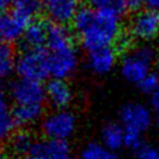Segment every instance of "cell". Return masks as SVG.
I'll return each mask as SVG.
<instances>
[{
	"mask_svg": "<svg viewBox=\"0 0 159 159\" xmlns=\"http://www.w3.org/2000/svg\"><path fill=\"white\" fill-rule=\"evenodd\" d=\"M120 14L122 12L116 10L80 8L73 25L82 46L90 52L118 42L122 38Z\"/></svg>",
	"mask_w": 159,
	"mask_h": 159,
	"instance_id": "1",
	"label": "cell"
},
{
	"mask_svg": "<svg viewBox=\"0 0 159 159\" xmlns=\"http://www.w3.org/2000/svg\"><path fill=\"white\" fill-rule=\"evenodd\" d=\"M46 47L49 73L54 79L66 80L74 74L79 66V53L73 35L65 26L49 25Z\"/></svg>",
	"mask_w": 159,
	"mask_h": 159,
	"instance_id": "2",
	"label": "cell"
},
{
	"mask_svg": "<svg viewBox=\"0 0 159 159\" xmlns=\"http://www.w3.org/2000/svg\"><path fill=\"white\" fill-rule=\"evenodd\" d=\"M11 98L16 125L28 126L36 123L43 114L46 88L39 81L20 79L11 85Z\"/></svg>",
	"mask_w": 159,
	"mask_h": 159,
	"instance_id": "3",
	"label": "cell"
},
{
	"mask_svg": "<svg viewBox=\"0 0 159 159\" xmlns=\"http://www.w3.org/2000/svg\"><path fill=\"white\" fill-rule=\"evenodd\" d=\"M156 61L153 49L149 46H139L126 54L120 62V74L123 79L132 84H138L151 73Z\"/></svg>",
	"mask_w": 159,
	"mask_h": 159,
	"instance_id": "4",
	"label": "cell"
},
{
	"mask_svg": "<svg viewBox=\"0 0 159 159\" xmlns=\"http://www.w3.org/2000/svg\"><path fill=\"white\" fill-rule=\"evenodd\" d=\"M15 71L20 79L41 81L49 73V61L47 49H26L18 56Z\"/></svg>",
	"mask_w": 159,
	"mask_h": 159,
	"instance_id": "5",
	"label": "cell"
},
{
	"mask_svg": "<svg viewBox=\"0 0 159 159\" xmlns=\"http://www.w3.org/2000/svg\"><path fill=\"white\" fill-rule=\"evenodd\" d=\"M41 128L48 139L67 142L75 132L76 118L68 110H56L43 118Z\"/></svg>",
	"mask_w": 159,
	"mask_h": 159,
	"instance_id": "6",
	"label": "cell"
},
{
	"mask_svg": "<svg viewBox=\"0 0 159 159\" xmlns=\"http://www.w3.org/2000/svg\"><path fill=\"white\" fill-rule=\"evenodd\" d=\"M119 118L124 129L144 134L153 122V115L146 105L137 102H130L122 108Z\"/></svg>",
	"mask_w": 159,
	"mask_h": 159,
	"instance_id": "7",
	"label": "cell"
},
{
	"mask_svg": "<svg viewBox=\"0 0 159 159\" xmlns=\"http://www.w3.org/2000/svg\"><path fill=\"white\" fill-rule=\"evenodd\" d=\"M130 34L139 41H151L159 35V12L143 10L137 12L130 22Z\"/></svg>",
	"mask_w": 159,
	"mask_h": 159,
	"instance_id": "8",
	"label": "cell"
},
{
	"mask_svg": "<svg viewBox=\"0 0 159 159\" xmlns=\"http://www.w3.org/2000/svg\"><path fill=\"white\" fill-rule=\"evenodd\" d=\"M24 159H75V157L67 142L43 139L35 142Z\"/></svg>",
	"mask_w": 159,
	"mask_h": 159,
	"instance_id": "9",
	"label": "cell"
},
{
	"mask_svg": "<svg viewBox=\"0 0 159 159\" xmlns=\"http://www.w3.org/2000/svg\"><path fill=\"white\" fill-rule=\"evenodd\" d=\"M30 18L18 11L0 13V36L8 42L22 38L26 28L30 24Z\"/></svg>",
	"mask_w": 159,
	"mask_h": 159,
	"instance_id": "10",
	"label": "cell"
},
{
	"mask_svg": "<svg viewBox=\"0 0 159 159\" xmlns=\"http://www.w3.org/2000/svg\"><path fill=\"white\" fill-rule=\"evenodd\" d=\"M43 10L53 24L65 26L74 21L79 13V0H45Z\"/></svg>",
	"mask_w": 159,
	"mask_h": 159,
	"instance_id": "11",
	"label": "cell"
},
{
	"mask_svg": "<svg viewBox=\"0 0 159 159\" xmlns=\"http://www.w3.org/2000/svg\"><path fill=\"white\" fill-rule=\"evenodd\" d=\"M117 53L112 47H104L88 52L87 63L89 69L97 75H105L114 69Z\"/></svg>",
	"mask_w": 159,
	"mask_h": 159,
	"instance_id": "12",
	"label": "cell"
},
{
	"mask_svg": "<svg viewBox=\"0 0 159 159\" xmlns=\"http://www.w3.org/2000/svg\"><path fill=\"white\" fill-rule=\"evenodd\" d=\"M46 97L56 110L66 109L73 99V91L66 80L53 79L46 87Z\"/></svg>",
	"mask_w": 159,
	"mask_h": 159,
	"instance_id": "13",
	"label": "cell"
},
{
	"mask_svg": "<svg viewBox=\"0 0 159 159\" xmlns=\"http://www.w3.org/2000/svg\"><path fill=\"white\" fill-rule=\"evenodd\" d=\"M49 26L43 21H33L26 28L22 35V42L26 49H39L43 48L47 43Z\"/></svg>",
	"mask_w": 159,
	"mask_h": 159,
	"instance_id": "14",
	"label": "cell"
},
{
	"mask_svg": "<svg viewBox=\"0 0 159 159\" xmlns=\"http://www.w3.org/2000/svg\"><path fill=\"white\" fill-rule=\"evenodd\" d=\"M125 129L123 125L118 123H108L103 126L101 137L102 144L111 151H118L120 148L124 146Z\"/></svg>",
	"mask_w": 159,
	"mask_h": 159,
	"instance_id": "15",
	"label": "cell"
},
{
	"mask_svg": "<svg viewBox=\"0 0 159 159\" xmlns=\"http://www.w3.org/2000/svg\"><path fill=\"white\" fill-rule=\"evenodd\" d=\"M16 125L13 109L7 102L5 94L0 89V142H4L12 136Z\"/></svg>",
	"mask_w": 159,
	"mask_h": 159,
	"instance_id": "16",
	"label": "cell"
},
{
	"mask_svg": "<svg viewBox=\"0 0 159 159\" xmlns=\"http://www.w3.org/2000/svg\"><path fill=\"white\" fill-rule=\"evenodd\" d=\"M35 142L33 139V136L26 130L18 131L16 134L12 136V139H11V149H12V151L15 154L24 156V157L30 152Z\"/></svg>",
	"mask_w": 159,
	"mask_h": 159,
	"instance_id": "17",
	"label": "cell"
},
{
	"mask_svg": "<svg viewBox=\"0 0 159 159\" xmlns=\"http://www.w3.org/2000/svg\"><path fill=\"white\" fill-rule=\"evenodd\" d=\"M81 159H119L116 152L99 143H89L85 145L80 154Z\"/></svg>",
	"mask_w": 159,
	"mask_h": 159,
	"instance_id": "18",
	"label": "cell"
},
{
	"mask_svg": "<svg viewBox=\"0 0 159 159\" xmlns=\"http://www.w3.org/2000/svg\"><path fill=\"white\" fill-rule=\"evenodd\" d=\"M16 67L13 48L8 45H0V77L10 76Z\"/></svg>",
	"mask_w": 159,
	"mask_h": 159,
	"instance_id": "19",
	"label": "cell"
},
{
	"mask_svg": "<svg viewBox=\"0 0 159 159\" xmlns=\"http://www.w3.org/2000/svg\"><path fill=\"white\" fill-rule=\"evenodd\" d=\"M40 7H41V0H14L13 10L18 11L32 19L33 15L39 12Z\"/></svg>",
	"mask_w": 159,
	"mask_h": 159,
	"instance_id": "20",
	"label": "cell"
},
{
	"mask_svg": "<svg viewBox=\"0 0 159 159\" xmlns=\"http://www.w3.org/2000/svg\"><path fill=\"white\" fill-rule=\"evenodd\" d=\"M90 7L94 10H116L119 12L124 11L123 0H87Z\"/></svg>",
	"mask_w": 159,
	"mask_h": 159,
	"instance_id": "21",
	"label": "cell"
},
{
	"mask_svg": "<svg viewBox=\"0 0 159 159\" xmlns=\"http://www.w3.org/2000/svg\"><path fill=\"white\" fill-rule=\"evenodd\" d=\"M137 85L143 93L152 95L159 88V74H154V73L151 71Z\"/></svg>",
	"mask_w": 159,
	"mask_h": 159,
	"instance_id": "22",
	"label": "cell"
},
{
	"mask_svg": "<svg viewBox=\"0 0 159 159\" xmlns=\"http://www.w3.org/2000/svg\"><path fill=\"white\" fill-rule=\"evenodd\" d=\"M143 134L134 131V130H126L125 129V136H124V146L130 150L137 151L139 148L143 146Z\"/></svg>",
	"mask_w": 159,
	"mask_h": 159,
	"instance_id": "23",
	"label": "cell"
},
{
	"mask_svg": "<svg viewBox=\"0 0 159 159\" xmlns=\"http://www.w3.org/2000/svg\"><path fill=\"white\" fill-rule=\"evenodd\" d=\"M137 159H159V150L152 145H143L136 151Z\"/></svg>",
	"mask_w": 159,
	"mask_h": 159,
	"instance_id": "24",
	"label": "cell"
},
{
	"mask_svg": "<svg viewBox=\"0 0 159 159\" xmlns=\"http://www.w3.org/2000/svg\"><path fill=\"white\" fill-rule=\"evenodd\" d=\"M146 0H123L124 10L130 11V12H139L140 8L145 6Z\"/></svg>",
	"mask_w": 159,
	"mask_h": 159,
	"instance_id": "25",
	"label": "cell"
},
{
	"mask_svg": "<svg viewBox=\"0 0 159 159\" xmlns=\"http://www.w3.org/2000/svg\"><path fill=\"white\" fill-rule=\"evenodd\" d=\"M151 104L154 111L159 114V88L151 95Z\"/></svg>",
	"mask_w": 159,
	"mask_h": 159,
	"instance_id": "26",
	"label": "cell"
},
{
	"mask_svg": "<svg viewBox=\"0 0 159 159\" xmlns=\"http://www.w3.org/2000/svg\"><path fill=\"white\" fill-rule=\"evenodd\" d=\"M145 6L148 10L159 12V0H146Z\"/></svg>",
	"mask_w": 159,
	"mask_h": 159,
	"instance_id": "27",
	"label": "cell"
},
{
	"mask_svg": "<svg viewBox=\"0 0 159 159\" xmlns=\"http://www.w3.org/2000/svg\"><path fill=\"white\" fill-rule=\"evenodd\" d=\"M12 4H14V0H0V11L4 12L7 10Z\"/></svg>",
	"mask_w": 159,
	"mask_h": 159,
	"instance_id": "28",
	"label": "cell"
},
{
	"mask_svg": "<svg viewBox=\"0 0 159 159\" xmlns=\"http://www.w3.org/2000/svg\"><path fill=\"white\" fill-rule=\"evenodd\" d=\"M154 63H156V67H157V70H158V74H159V52L157 53V55H156V61H154Z\"/></svg>",
	"mask_w": 159,
	"mask_h": 159,
	"instance_id": "29",
	"label": "cell"
},
{
	"mask_svg": "<svg viewBox=\"0 0 159 159\" xmlns=\"http://www.w3.org/2000/svg\"><path fill=\"white\" fill-rule=\"evenodd\" d=\"M0 159H7V156H6L2 150H0Z\"/></svg>",
	"mask_w": 159,
	"mask_h": 159,
	"instance_id": "30",
	"label": "cell"
},
{
	"mask_svg": "<svg viewBox=\"0 0 159 159\" xmlns=\"http://www.w3.org/2000/svg\"><path fill=\"white\" fill-rule=\"evenodd\" d=\"M157 124L159 126V114H157Z\"/></svg>",
	"mask_w": 159,
	"mask_h": 159,
	"instance_id": "31",
	"label": "cell"
},
{
	"mask_svg": "<svg viewBox=\"0 0 159 159\" xmlns=\"http://www.w3.org/2000/svg\"><path fill=\"white\" fill-rule=\"evenodd\" d=\"M0 41H1V36H0Z\"/></svg>",
	"mask_w": 159,
	"mask_h": 159,
	"instance_id": "32",
	"label": "cell"
}]
</instances>
